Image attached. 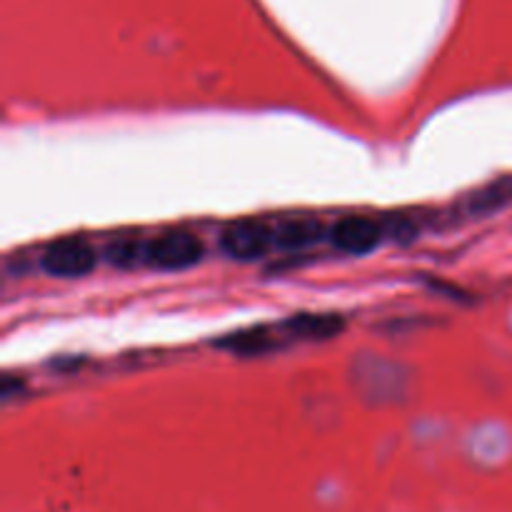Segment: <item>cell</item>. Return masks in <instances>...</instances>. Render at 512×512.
Wrapping results in <instances>:
<instances>
[{
  "instance_id": "cell-8",
  "label": "cell",
  "mask_w": 512,
  "mask_h": 512,
  "mask_svg": "<svg viewBox=\"0 0 512 512\" xmlns=\"http://www.w3.org/2000/svg\"><path fill=\"white\" fill-rule=\"evenodd\" d=\"M103 258L108 260L113 268H135V265L143 263L145 258V240L135 238V235H120V238H113L105 245Z\"/></svg>"
},
{
  "instance_id": "cell-9",
  "label": "cell",
  "mask_w": 512,
  "mask_h": 512,
  "mask_svg": "<svg viewBox=\"0 0 512 512\" xmlns=\"http://www.w3.org/2000/svg\"><path fill=\"white\" fill-rule=\"evenodd\" d=\"M505 200H508V190H505V185H495L493 190H483V193L475 198V208H478L480 213H485V210H493L498 208V205H503Z\"/></svg>"
},
{
  "instance_id": "cell-3",
  "label": "cell",
  "mask_w": 512,
  "mask_h": 512,
  "mask_svg": "<svg viewBox=\"0 0 512 512\" xmlns=\"http://www.w3.org/2000/svg\"><path fill=\"white\" fill-rule=\"evenodd\" d=\"M275 245V230L270 223L258 218L235 220V223L225 225L220 233V248L230 260H240V263H250V260H260L270 253Z\"/></svg>"
},
{
  "instance_id": "cell-5",
  "label": "cell",
  "mask_w": 512,
  "mask_h": 512,
  "mask_svg": "<svg viewBox=\"0 0 512 512\" xmlns=\"http://www.w3.org/2000/svg\"><path fill=\"white\" fill-rule=\"evenodd\" d=\"M283 340L285 335L280 325L278 328H273V325H250V328H240L235 333L225 335L223 340H218V348L243 355V358H253V355L273 353L283 345Z\"/></svg>"
},
{
  "instance_id": "cell-6",
  "label": "cell",
  "mask_w": 512,
  "mask_h": 512,
  "mask_svg": "<svg viewBox=\"0 0 512 512\" xmlns=\"http://www.w3.org/2000/svg\"><path fill=\"white\" fill-rule=\"evenodd\" d=\"M285 338L330 340L345 330V320L335 313H295L280 323Z\"/></svg>"
},
{
  "instance_id": "cell-2",
  "label": "cell",
  "mask_w": 512,
  "mask_h": 512,
  "mask_svg": "<svg viewBox=\"0 0 512 512\" xmlns=\"http://www.w3.org/2000/svg\"><path fill=\"white\" fill-rule=\"evenodd\" d=\"M95 265H98V253L85 238L55 240L43 250V258H40V268L45 275L65 280L85 278L93 273Z\"/></svg>"
},
{
  "instance_id": "cell-1",
  "label": "cell",
  "mask_w": 512,
  "mask_h": 512,
  "mask_svg": "<svg viewBox=\"0 0 512 512\" xmlns=\"http://www.w3.org/2000/svg\"><path fill=\"white\" fill-rule=\"evenodd\" d=\"M205 258V245L190 230H163L145 240L143 265L153 270H185L198 265Z\"/></svg>"
},
{
  "instance_id": "cell-7",
  "label": "cell",
  "mask_w": 512,
  "mask_h": 512,
  "mask_svg": "<svg viewBox=\"0 0 512 512\" xmlns=\"http://www.w3.org/2000/svg\"><path fill=\"white\" fill-rule=\"evenodd\" d=\"M330 230H325L323 220L313 215H300V218H288L275 228V245L283 250H303L310 245L320 243Z\"/></svg>"
},
{
  "instance_id": "cell-4",
  "label": "cell",
  "mask_w": 512,
  "mask_h": 512,
  "mask_svg": "<svg viewBox=\"0 0 512 512\" xmlns=\"http://www.w3.org/2000/svg\"><path fill=\"white\" fill-rule=\"evenodd\" d=\"M330 243L348 255H368L383 240V225L368 215H348L333 223L328 233Z\"/></svg>"
}]
</instances>
